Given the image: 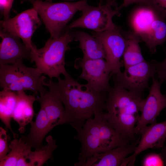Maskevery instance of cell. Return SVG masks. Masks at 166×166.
I'll use <instances>...</instances> for the list:
<instances>
[{"mask_svg":"<svg viewBox=\"0 0 166 166\" xmlns=\"http://www.w3.org/2000/svg\"><path fill=\"white\" fill-rule=\"evenodd\" d=\"M65 78L51 79L43 82L44 86L54 91L64 106L69 124L76 131L81 128L85 122L95 114L106 110L107 97L104 93L97 92L87 84H82L67 73Z\"/></svg>","mask_w":166,"mask_h":166,"instance_id":"1","label":"cell"},{"mask_svg":"<svg viewBox=\"0 0 166 166\" xmlns=\"http://www.w3.org/2000/svg\"><path fill=\"white\" fill-rule=\"evenodd\" d=\"M103 111L96 113L87 120L77 131L73 138L79 141L81 148L78 161L74 164L80 166L94 154L105 152L113 148L128 144L127 137L119 133L110 124Z\"/></svg>","mask_w":166,"mask_h":166,"instance_id":"2","label":"cell"},{"mask_svg":"<svg viewBox=\"0 0 166 166\" xmlns=\"http://www.w3.org/2000/svg\"><path fill=\"white\" fill-rule=\"evenodd\" d=\"M108 93L105 117L119 133L135 141V128L140 116L143 95L114 85Z\"/></svg>","mask_w":166,"mask_h":166,"instance_id":"3","label":"cell"},{"mask_svg":"<svg viewBox=\"0 0 166 166\" xmlns=\"http://www.w3.org/2000/svg\"><path fill=\"white\" fill-rule=\"evenodd\" d=\"M74 40L73 33L65 30L59 37H51L42 48L36 46L31 52V62H34L36 68L50 79H57L61 74L67 72L65 67V54L69 49V44Z\"/></svg>","mask_w":166,"mask_h":166,"instance_id":"4","label":"cell"},{"mask_svg":"<svg viewBox=\"0 0 166 166\" xmlns=\"http://www.w3.org/2000/svg\"><path fill=\"white\" fill-rule=\"evenodd\" d=\"M37 68L25 66L23 60L12 65H0V85L3 89L14 92L28 90L40 96L48 91L44 87L46 77Z\"/></svg>","mask_w":166,"mask_h":166,"instance_id":"5","label":"cell"},{"mask_svg":"<svg viewBox=\"0 0 166 166\" xmlns=\"http://www.w3.org/2000/svg\"><path fill=\"white\" fill-rule=\"evenodd\" d=\"M28 1L40 16L46 28L53 38L60 36L68 22L78 11H81L87 0L75 2L53 3L41 0Z\"/></svg>","mask_w":166,"mask_h":166,"instance_id":"6","label":"cell"},{"mask_svg":"<svg viewBox=\"0 0 166 166\" xmlns=\"http://www.w3.org/2000/svg\"><path fill=\"white\" fill-rule=\"evenodd\" d=\"M101 1L97 6H91L87 3L80 11L81 16L66 26L64 30H70L75 28H81L91 30L96 32H102L114 29L118 26L113 22V18L120 14L115 0L102 5Z\"/></svg>","mask_w":166,"mask_h":166,"instance_id":"7","label":"cell"},{"mask_svg":"<svg viewBox=\"0 0 166 166\" xmlns=\"http://www.w3.org/2000/svg\"><path fill=\"white\" fill-rule=\"evenodd\" d=\"M158 62L146 60L138 64L124 68L123 72L115 75L114 85L139 94L149 88V79L156 73Z\"/></svg>","mask_w":166,"mask_h":166,"instance_id":"8","label":"cell"},{"mask_svg":"<svg viewBox=\"0 0 166 166\" xmlns=\"http://www.w3.org/2000/svg\"><path fill=\"white\" fill-rule=\"evenodd\" d=\"M36 10L33 8L18 14L14 18L0 21V30L22 39L31 50L36 46L32 43V35L41 25V22Z\"/></svg>","mask_w":166,"mask_h":166,"instance_id":"9","label":"cell"},{"mask_svg":"<svg viewBox=\"0 0 166 166\" xmlns=\"http://www.w3.org/2000/svg\"><path fill=\"white\" fill-rule=\"evenodd\" d=\"M76 61L75 67L82 69L79 79L85 80L87 84L97 92L105 93L110 90L109 79L111 72L106 60L82 58Z\"/></svg>","mask_w":166,"mask_h":166,"instance_id":"10","label":"cell"},{"mask_svg":"<svg viewBox=\"0 0 166 166\" xmlns=\"http://www.w3.org/2000/svg\"><path fill=\"white\" fill-rule=\"evenodd\" d=\"M92 35L102 43L105 53V59L110 68L111 75L121 72L124 66L121 61L126 45V40L120 27L102 32L93 31Z\"/></svg>","mask_w":166,"mask_h":166,"instance_id":"11","label":"cell"},{"mask_svg":"<svg viewBox=\"0 0 166 166\" xmlns=\"http://www.w3.org/2000/svg\"><path fill=\"white\" fill-rule=\"evenodd\" d=\"M163 82L162 81H158L154 77L152 78V83L149 88L148 94L144 99L140 115L135 128L136 135L139 134L144 126L156 122L157 117L166 108V94H163L160 90Z\"/></svg>","mask_w":166,"mask_h":166,"instance_id":"12","label":"cell"},{"mask_svg":"<svg viewBox=\"0 0 166 166\" xmlns=\"http://www.w3.org/2000/svg\"><path fill=\"white\" fill-rule=\"evenodd\" d=\"M139 134L141 137L134 152L124 159L122 166L133 165L136 156L144 150L164 147L166 140V120L147 125L141 130Z\"/></svg>","mask_w":166,"mask_h":166,"instance_id":"13","label":"cell"},{"mask_svg":"<svg viewBox=\"0 0 166 166\" xmlns=\"http://www.w3.org/2000/svg\"><path fill=\"white\" fill-rule=\"evenodd\" d=\"M0 35V65L14 64L23 59L31 62V50L21 42L20 38L2 30Z\"/></svg>","mask_w":166,"mask_h":166,"instance_id":"14","label":"cell"},{"mask_svg":"<svg viewBox=\"0 0 166 166\" xmlns=\"http://www.w3.org/2000/svg\"><path fill=\"white\" fill-rule=\"evenodd\" d=\"M139 140L105 152L95 154L80 166H121L124 160L134 152Z\"/></svg>","mask_w":166,"mask_h":166,"instance_id":"15","label":"cell"},{"mask_svg":"<svg viewBox=\"0 0 166 166\" xmlns=\"http://www.w3.org/2000/svg\"><path fill=\"white\" fill-rule=\"evenodd\" d=\"M40 107L45 111L53 127L69 124L64 107L61 99L53 91H49L43 95L37 98Z\"/></svg>","mask_w":166,"mask_h":166,"instance_id":"16","label":"cell"},{"mask_svg":"<svg viewBox=\"0 0 166 166\" xmlns=\"http://www.w3.org/2000/svg\"><path fill=\"white\" fill-rule=\"evenodd\" d=\"M30 124L29 133L21 137L28 146L35 150L39 149L43 146L45 136L53 128L43 108L40 107L35 121H32Z\"/></svg>","mask_w":166,"mask_h":166,"instance_id":"17","label":"cell"},{"mask_svg":"<svg viewBox=\"0 0 166 166\" xmlns=\"http://www.w3.org/2000/svg\"><path fill=\"white\" fill-rule=\"evenodd\" d=\"M17 101L13 112L12 118L19 125L18 131L20 133L25 131L26 126L32 121L34 114L33 104L37 101L35 94L28 95L24 91L16 92Z\"/></svg>","mask_w":166,"mask_h":166,"instance_id":"18","label":"cell"},{"mask_svg":"<svg viewBox=\"0 0 166 166\" xmlns=\"http://www.w3.org/2000/svg\"><path fill=\"white\" fill-rule=\"evenodd\" d=\"M140 4L141 5L136 8L133 12L131 23L132 31L141 38L150 30L154 21L161 15L151 6Z\"/></svg>","mask_w":166,"mask_h":166,"instance_id":"19","label":"cell"},{"mask_svg":"<svg viewBox=\"0 0 166 166\" xmlns=\"http://www.w3.org/2000/svg\"><path fill=\"white\" fill-rule=\"evenodd\" d=\"M73 34L74 40L79 42L78 47L83 53V58L105 59L106 55L104 47L97 38L81 31H76Z\"/></svg>","mask_w":166,"mask_h":166,"instance_id":"20","label":"cell"},{"mask_svg":"<svg viewBox=\"0 0 166 166\" xmlns=\"http://www.w3.org/2000/svg\"><path fill=\"white\" fill-rule=\"evenodd\" d=\"M46 144L41 148L30 150L19 160L16 166H41L49 159H53V153L57 148L56 140L50 135L46 137Z\"/></svg>","mask_w":166,"mask_h":166,"instance_id":"21","label":"cell"},{"mask_svg":"<svg viewBox=\"0 0 166 166\" xmlns=\"http://www.w3.org/2000/svg\"><path fill=\"white\" fill-rule=\"evenodd\" d=\"M123 34L126 40L125 47L122 57L124 68L145 61L139 45L141 41L139 35L133 31H129Z\"/></svg>","mask_w":166,"mask_h":166,"instance_id":"22","label":"cell"},{"mask_svg":"<svg viewBox=\"0 0 166 166\" xmlns=\"http://www.w3.org/2000/svg\"><path fill=\"white\" fill-rule=\"evenodd\" d=\"M166 18L161 15L153 22L150 30L141 38L152 53L156 51V47L166 41Z\"/></svg>","mask_w":166,"mask_h":166,"instance_id":"23","label":"cell"},{"mask_svg":"<svg viewBox=\"0 0 166 166\" xmlns=\"http://www.w3.org/2000/svg\"><path fill=\"white\" fill-rule=\"evenodd\" d=\"M17 101L16 92L5 89L0 92V118L12 132L14 138H17L18 136L13 131L10 122Z\"/></svg>","mask_w":166,"mask_h":166,"instance_id":"24","label":"cell"},{"mask_svg":"<svg viewBox=\"0 0 166 166\" xmlns=\"http://www.w3.org/2000/svg\"><path fill=\"white\" fill-rule=\"evenodd\" d=\"M10 150L7 156L0 161V166H16L18 160L31 148L27 145L23 138H17L10 141L9 144Z\"/></svg>","mask_w":166,"mask_h":166,"instance_id":"25","label":"cell"},{"mask_svg":"<svg viewBox=\"0 0 166 166\" xmlns=\"http://www.w3.org/2000/svg\"><path fill=\"white\" fill-rule=\"evenodd\" d=\"M141 165L144 166L166 165V161L161 153L151 152L146 155L143 159Z\"/></svg>","mask_w":166,"mask_h":166,"instance_id":"26","label":"cell"},{"mask_svg":"<svg viewBox=\"0 0 166 166\" xmlns=\"http://www.w3.org/2000/svg\"><path fill=\"white\" fill-rule=\"evenodd\" d=\"M9 136L6 131L2 127H0V161L7 155L10 149L8 144Z\"/></svg>","mask_w":166,"mask_h":166,"instance_id":"27","label":"cell"},{"mask_svg":"<svg viewBox=\"0 0 166 166\" xmlns=\"http://www.w3.org/2000/svg\"><path fill=\"white\" fill-rule=\"evenodd\" d=\"M146 4L152 6L160 15L166 18V0H148Z\"/></svg>","mask_w":166,"mask_h":166,"instance_id":"28","label":"cell"},{"mask_svg":"<svg viewBox=\"0 0 166 166\" xmlns=\"http://www.w3.org/2000/svg\"><path fill=\"white\" fill-rule=\"evenodd\" d=\"M14 0H0V9L4 19L9 18L10 12Z\"/></svg>","mask_w":166,"mask_h":166,"instance_id":"29","label":"cell"},{"mask_svg":"<svg viewBox=\"0 0 166 166\" xmlns=\"http://www.w3.org/2000/svg\"><path fill=\"white\" fill-rule=\"evenodd\" d=\"M156 73L158 79L166 82V58L162 61L158 62Z\"/></svg>","mask_w":166,"mask_h":166,"instance_id":"30","label":"cell"},{"mask_svg":"<svg viewBox=\"0 0 166 166\" xmlns=\"http://www.w3.org/2000/svg\"><path fill=\"white\" fill-rule=\"evenodd\" d=\"M123 2L119 7L118 9L120 10L123 7H126L129 5L135 3L146 4L148 0H123Z\"/></svg>","mask_w":166,"mask_h":166,"instance_id":"31","label":"cell"},{"mask_svg":"<svg viewBox=\"0 0 166 166\" xmlns=\"http://www.w3.org/2000/svg\"><path fill=\"white\" fill-rule=\"evenodd\" d=\"M160 153H161L166 161V145L162 148Z\"/></svg>","mask_w":166,"mask_h":166,"instance_id":"32","label":"cell"},{"mask_svg":"<svg viewBox=\"0 0 166 166\" xmlns=\"http://www.w3.org/2000/svg\"><path fill=\"white\" fill-rule=\"evenodd\" d=\"M106 1V3H109L111 2H112L113 0H105Z\"/></svg>","mask_w":166,"mask_h":166,"instance_id":"33","label":"cell"},{"mask_svg":"<svg viewBox=\"0 0 166 166\" xmlns=\"http://www.w3.org/2000/svg\"><path fill=\"white\" fill-rule=\"evenodd\" d=\"M46 1L50 2H52V0H45Z\"/></svg>","mask_w":166,"mask_h":166,"instance_id":"34","label":"cell"}]
</instances>
